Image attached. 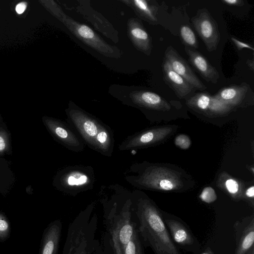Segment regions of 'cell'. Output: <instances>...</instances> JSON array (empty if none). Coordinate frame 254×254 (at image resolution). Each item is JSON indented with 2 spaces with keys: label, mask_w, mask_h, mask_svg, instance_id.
Instances as JSON below:
<instances>
[{
  "label": "cell",
  "mask_w": 254,
  "mask_h": 254,
  "mask_svg": "<svg viewBox=\"0 0 254 254\" xmlns=\"http://www.w3.org/2000/svg\"><path fill=\"white\" fill-rule=\"evenodd\" d=\"M107 187L109 195L99 192L104 225L100 244L103 254H124L127 244L138 231L131 192L118 184Z\"/></svg>",
  "instance_id": "6da1fadb"
},
{
  "label": "cell",
  "mask_w": 254,
  "mask_h": 254,
  "mask_svg": "<svg viewBox=\"0 0 254 254\" xmlns=\"http://www.w3.org/2000/svg\"><path fill=\"white\" fill-rule=\"evenodd\" d=\"M132 209L141 240L156 254H180L159 211L148 199L131 192Z\"/></svg>",
  "instance_id": "7a4b0ae2"
},
{
  "label": "cell",
  "mask_w": 254,
  "mask_h": 254,
  "mask_svg": "<svg viewBox=\"0 0 254 254\" xmlns=\"http://www.w3.org/2000/svg\"><path fill=\"white\" fill-rule=\"evenodd\" d=\"M65 113L67 122L77 132L85 145L103 156H112L114 135L108 125L71 102L65 109Z\"/></svg>",
  "instance_id": "3957f363"
},
{
  "label": "cell",
  "mask_w": 254,
  "mask_h": 254,
  "mask_svg": "<svg viewBox=\"0 0 254 254\" xmlns=\"http://www.w3.org/2000/svg\"><path fill=\"white\" fill-rule=\"evenodd\" d=\"M95 206V202L89 204L70 223L62 254H91L99 244Z\"/></svg>",
  "instance_id": "277c9868"
},
{
  "label": "cell",
  "mask_w": 254,
  "mask_h": 254,
  "mask_svg": "<svg viewBox=\"0 0 254 254\" xmlns=\"http://www.w3.org/2000/svg\"><path fill=\"white\" fill-rule=\"evenodd\" d=\"M95 176L93 168L89 165H75L64 168L58 172L55 184L64 194L75 197L93 188Z\"/></svg>",
  "instance_id": "5b68a950"
},
{
  "label": "cell",
  "mask_w": 254,
  "mask_h": 254,
  "mask_svg": "<svg viewBox=\"0 0 254 254\" xmlns=\"http://www.w3.org/2000/svg\"><path fill=\"white\" fill-rule=\"evenodd\" d=\"M61 20L75 36L104 56L114 58L122 56V52L117 47L108 44L87 25L75 21L63 12Z\"/></svg>",
  "instance_id": "8992f818"
},
{
  "label": "cell",
  "mask_w": 254,
  "mask_h": 254,
  "mask_svg": "<svg viewBox=\"0 0 254 254\" xmlns=\"http://www.w3.org/2000/svg\"><path fill=\"white\" fill-rule=\"evenodd\" d=\"M44 121L54 138L64 147L76 153L84 149L81 138L67 122L51 118L45 119Z\"/></svg>",
  "instance_id": "52a82bcc"
},
{
  "label": "cell",
  "mask_w": 254,
  "mask_h": 254,
  "mask_svg": "<svg viewBox=\"0 0 254 254\" xmlns=\"http://www.w3.org/2000/svg\"><path fill=\"white\" fill-rule=\"evenodd\" d=\"M191 20L207 51L216 50L220 42V35L217 23L209 11L205 8L199 9Z\"/></svg>",
  "instance_id": "ba28073f"
},
{
  "label": "cell",
  "mask_w": 254,
  "mask_h": 254,
  "mask_svg": "<svg viewBox=\"0 0 254 254\" xmlns=\"http://www.w3.org/2000/svg\"><path fill=\"white\" fill-rule=\"evenodd\" d=\"M164 59L172 68L182 76L193 88L200 90L206 89V86L193 72L187 62L172 46H168L164 53Z\"/></svg>",
  "instance_id": "9c48e42d"
},
{
  "label": "cell",
  "mask_w": 254,
  "mask_h": 254,
  "mask_svg": "<svg viewBox=\"0 0 254 254\" xmlns=\"http://www.w3.org/2000/svg\"><path fill=\"white\" fill-rule=\"evenodd\" d=\"M254 93L250 85L243 83L220 89L213 96L229 106L238 105L254 100Z\"/></svg>",
  "instance_id": "30bf717a"
},
{
  "label": "cell",
  "mask_w": 254,
  "mask_h": 254,
  "mask_svg": "<svg viewBox=\"0 0 254 254\" xmlns=\"http://www.w3.org/2000/svg\"><path fill=\"white\" fill-rule=\"evenodd\" d=\"M234 228L236 246L234 254H246L254 247L253 216L236 221L234 225Z\"/></svg>",
  "instance_id": "8fae6325"
},
{
  "label": "cell",
  "mask_w": 254,
  "mask_h": 254,
  "mask_svg": "<svg viewBox=\"0 0 254 254\" xmlns=\"http://www.w3.org/2000/svg\"><path fill=\"white\" fill-rule=\"evenodd\" d=\"M62 231L61 220L51 222L43 232L39 254H58Z\"/></svg>",
  "instance_id": "7c38bea8"
},
{
  "label": "cell",
  "mask_w": 254,
  "mask_h": 254,
  "mask_svg": "<svg viewBox=\"0 0 254 254\" xmlns=\"http://www.w3.org/2000/svg\"><path fill=\"white\" fill-rule=\"evenodd\" d=\"M125 103L138 107L158 110H168L170 106L159 95L147 90L134 91L129 95Z\"/></svg>",
  "instance_id": "4fadbf2b"
},
{
  "label": "cell",
  "mask_w": 254,
  "mask_h": 254,
  "mask_svg": "<svg viewBox=\"0 0 254 254\" xmlns=\"http://www.w3.org/2000/svg\"><path fill=\"white\" fill-rule=\"evenodd\" d=\"M189 62L206 81L215 84L220 78L218 71L201 53L193 49L185 48Z\"/></svg>",
  "instance_id": "5bb4252c"
},
{
  "label": "cell",
  "mask_w": 254,
  "mask_h": 254,
  "mask_svg": "<svg viewBox=\"0 0 254 254\" xmlns=\"http://www.w3.org/2000/svg\"><path fill=\"white\" fill-rule=\"evenodd\" d=\"M128 33L135 48L145 55H150L152 49L151 38L138 19L133 18L129 20Z\"/></svg>",
  "instance_id": "9a60e30c"
},
{
  "label": "cell",
  "mask_w": 254,
  "mask_h": 254,
  "mask_svg": "<svg viewBox=\"0 0 254 254\" xmlns=\"http://www.w3.org/2000/svg\"><path fill=\"white\" fill-rule=\"evenodd\" d=\"M162 71L164 81L178 97L184 98L191 92L193 87L177 73L164 59L162 64Z\"/></svg>",
  "instance_id": "2e32d148"
},
{
  "label": "cell",
  "mask_w": 254,
  "mask_h": 254,
  "mask_svg": "<svg viewBox=\"0 0 254 254\" xmlns=\"http://www.w3.org/2000/svg\"><path fill=\"white\" fill-rule=\"evenodd\" d=\"M188 104L203 111H223L227 110L230 106L220 101L213 96L206 92L197 93L188 101Z\"/></svg>",
  "instance_id": "e0dca14e"
},
{
  "label": "cell",
  "mask_w": 254,
  "mask_h": 254,
  "mask_svg": "<svg viewBox=\"0 0 254 254\" xmlns=\"http://www.w3.org/2000/svg\"><path fill=\"white\" fill-rule=\"evenodd\" d=\"M124 2H127L141 19L151 24L157 23L158 20L156 15L159 8L157 4L146 0H133Z\"/></svg>",
  "instance_id": "ac0fdd59"
},
{
  "label": "cell",
  "mask_w": 254,
  "mask_h": 254,
  "mask_svg": "<svg viewBox=\"0 0 254 254\" xmlns=\"http://www.w3.org/2000/svg\"><path fill=\"white\" fill-rule=\"evenodd\" d=\"M174 240L178 244L185 246L193 243V238L190 232L181 222L172 219L165 220Z\"/></svg>",
  "instance_id": "d6986e66"
},
{
  "label": "cell",
  "mask_w": 254,
  "mask_h": 254,
  "mask_svg": "<svg viewBox=\"0 0 254 254\" xmlns=\"http://www.w3.org/2000/svg\"><path fill=\"white\" fill-rule=\"evenodd\" d=\"M180 35L182 43L186 47L192 49L198 48V42L196 36L188 25L185 24L181 26Z\"/></svg>",
  "instance_id": "ffe728a7"
},
{
  "label": "cell",
  "mask_w": 254,
  "mask_h": 254,
  "mask_svg": "<svg viewBox=\"0 0 254 254\" xmlns=\"http://www.w3.org/2000/svg\"><path fill=\"white\" fill-rule=\"evenodd\" d=\"M124 254H143L141 240L138 231L127 244Z\"/></svg>",
  "instance_id": "44dd1931"
},
{
  "label": "cell",
  "mask_w": 254,
  "mask_h": 254,
  "mask_svg": "<svg viewBox=\"0 0 254 254\" xmlns=\"http://www.w3.org/2000/svg\"><path fill=\"white\" fill-rule=\"evenodd\" d=\"M11 227L6 215L0 211V243L6 242L10 237Z\"/></svg>",
  "instance_id": "7402d4cb"
},
{
  "label": "cell",
  "mask_w": 254,
  "mask_h": 254,
  "mask_svg": "<svg viewBox=\"0 0 254 254\" xmlns=\"http://www.w3.org/2000/svg\"><path fill=\"white\" fill-rule=\"evenodd\" d=\"M199 197L203 201L210 203L216 199L217 196L214 190L212 188L206 187L202 190Z\"/></svg>",
  "instance_id": "603a6c76"
},
{
  "label": "cell",
  "mask_w": 254,
  "mask_h": 254,
  "mask_svg": "<svg viewBox=\"0 0 254 254\" xmlns=\"http://www.w3.org/2000/svg\"><path fill=\"white\" fill-rule=\"evenodd\" d=\"M175 143L177 145L183 149H187L190 144L189 137L184 134L178 136L175 139Z\"/></svg>",
  "instance_id": "cb8c5ba5"
},
{
  "label": "cell",
  "mask_w": 254,
  "mask_h": 254,
  "mask_svg": "<svg viewBox=\"0 0 254 254\" xmlns=\"http://www.w3.org/2000/svg\"><path fill=\"white\" fill-rule=\"evenodd\" d=\"M226 187L228 191L232 194L236 193L238 190V184L233 179H229L226 181Z\"/></svg>",
  "instance_id": "d4e9b609"
},
{
  "label": "cell",
  "mask_w": 254,
  "mask_h": 254,
  "mask_svg": "<svg viewBox=\"0 0 254 254\" xmlns=\"http://www.w3.org/2000/svg\"><path fill=\"white\" fill-rule=\"evenodd\" d=\"M157 184H158L159 188L166 190H171L175 187L174 183L168 179L160 180Z\"/></svg>",
  "instance_id": "484cf974"
},
{
  "label": "cell",
  "mask_w": 254,
  "mask_h": 254,
  "mask_svg": "<svg viewBox=\"0 0 254 254\" xmlns=\"http://www.w3.org/2000/svg\"><path fill=\"white\" fill-rule=\"evenodd\" d=\"M231 40L234 43L237 49L239 51L244 48L249 49L252 50V51H254V48L248 43L241 42L234 37H231Z\"/></svg>",
  "instance_id": "4316f807"
},
{
  "label": "cell",
  "mask_w": 254,
  "mask_h": 254,
  "mask_svg": "<svg viewBox=\"0 0 254 254\" xmlns=\"http://www.w3.org/2000/svg\"><path fill=\"white\" fill-rule=\"evenodd\" d=\"M221 1L231 6H241L244 4V1L243 0H222Z\"/></svg>",
  "instance_id": "83f0119b"
},
{
  "label": "cell",
  "mask_w": 254,
  "mask_h": 254,
  "mask_svg": "<svg viewBox=\"0 0 254 254\" xmlns=\"http://www.w3.org/2000/svg\"><path fill=\"white\" fill-rule=\"evenodd\" d=\"M26 6V3L24 2L19 3L16 5L15 10L18 14H21L25 11Z\"/></svg>",
  "instance_id": "f1b7e54d"
},
{
  "label": "cell",
  "mask_w": 254,
  "mask_h": 254,
  "mask_svg": "<svg viewBox=\"0 0 254 254\" xmlns=\"http://www.w3.org/2000/svg\"><path fill=\"white\" fill-rule=\"evenodd\" d=\"M246 194L248 197L253 198L254 196V187L249 188L246 192Z\"/></svg>",
  "instance_id": "f546056e"
},
{
  "label": "cell",
  "mask_w": 254,
  "mask_h": 254,
  "mask_svg": "<svg viewBox=\"0 0 254 254\" xmlns=\"http://www.w3.org/2000/svg\"><path fill=\"white\" fill-rule=\"evenodd\" d=\"M91 254H103L100 242L97 246V247L95 248V250Z\"/></svg>",
  "instance_id": "4dcf8cb0"
},
{
  "label": "cell",
  "mask_w": 254,
  "mask_h": 254,
  "mask_svg": "<svg viewBox=\"0 0 254 254\" xmlns=\"http://www.w3.org/2000/svg\"><path fill=\"white\" fill-rule=\"evenodd\" d=\"M6 147V143L4 138L0 135V152L3 151Z\"/></svg>",
  "instance_id": "1f68e13d"
},
{
  "label": "cell",
  "mask_w": 254,
  "mask_h": 254,
  "mask_svg": "<svg viewBox=\"0 0 254 254\" xmlns=\"http://www.w3.org/2000/svg\"><path fill=\"white\" fill-rule=\"evenodd\" d=\"M247 64L248 66H249V67L250 68V69L252 71H254V59L253 58L252 59L248 60L247 61Z\"/></svg>",
  "instance_id": "d6a6232c"
},
{
  "label": "cell",
  "mask_w": 254,
  "mask_h": 254,
  "mask_svg": "<svg viewBox=\"0 0 254 254\" xmlns=\"http://www.w3.org/2000/svg\"><path fill=\"white\" fill-rule=\"evenodd\" d=\"M201 254H215L209 247L207 248Z\"/></svg>",
  "instance_id": "836d02e7"
},
{
  "label": "cell",
  "mask_w": 254,
  "mask_h": 254,
  "mask_svg": "<svg viewBox=\"0 0 254 254\" xmlns=\"http://www.w3.org/2000/svg\"><path fill=\"white\" fill-rule=\"evenodd\" d=\"M246 254H254V247H253Z\"/></svg>",
  "instance_id": "e575fe53"
}]
</instances>
